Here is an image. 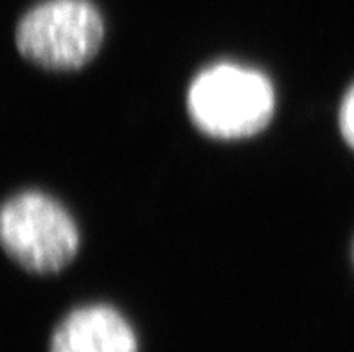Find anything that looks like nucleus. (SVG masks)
Segmentation results:
<instances>
[{"label": "nucleus", "instance_id": "1", "mask_svg": "<svg viewBox=\"0 0 354 352\" xmlns=\"http://www.w3.org/2000/svg\"><path fill=\"white\" fill-rule=\"evenodd\" d=\"M194 124L214 138H243L259 133L275 110L274 86L254 68L220 63L203 71L187 94Z\"/></svg>", "mask_w": 354, "mask_h": 352}, {"label": "nucleus", "instance_id": "4", "mask_svg": "<svg viewBox=\"0 0 354 352\" xmlns=\"http://www.w3.org/2000/svg\"><path fill=\"white\" fill-rule=\"evenodd\" d=\"M49 352H139V347L121 313L110 306H86L59 322Z\"/></svg>", "mask_w": 354, "mask_h": 352}, {"label": "nucleus", "instance_id": "3", "mask_svg": "<svg viewBox=\"0 0 354 352\" xmlns=\"http://www.w3.org/2000/svg\"><path fill=\"white\" fill-rule=\"evenodd\" d=\"M103 38V18L88 0H45L15 31L18 53L49 71L81 68L94 59Z\"/></svg>", "mask_w": 354, "mask_h": 352}, {"label": "nucleus", "instance_id": "5", "mask_svg": "<svg viewBox=\"0 0 354 352\" xmlns=\"http://www.w3.org/2000/svg\"><path fill=\"white\" fill-rule=\"evenodd\" d=\"M340 129L346 142L354 149V85L342 101L340 108Z\"/></svg>", "mask_w": 354, "mask_h": 352}, {"label": "nucleus", "instance_id": "2", "mask_svg": "<svg viewBox=\"0 0 354 352\" xmlns=\"http://www.w3.org/2000/svg\"><path fill=\"white\" fill-rule=\"evenodd\" d=\"M0 246L27 272L54 273L76 257L80 230L49 194L24 191L0 205Z\"/></svg>", "mask_w": 354, "mask_h": 352}]
</instances>
